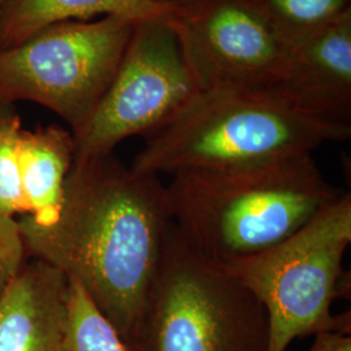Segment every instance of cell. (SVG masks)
Instances as JSON below:
<instances>
[{
	"instance_id": "cell-18",
	"label": "cell",
	"mask_w": 351,
	"mask_h": 351,
	"mask_svg": "<svg viewBox=\"0 0 351 351\" xmlns=\"http://www.w3.org/2000/svg\"><path fill=\"white\" fill-rule=\"evenodd\" d=\"M16 114H17V111L13 104H7V103L0 101V123L11 119Z\"/></svg>"
},
{
	"instance_id": "cell-17",
	"label": "cell",
	"mask_w": 351,
	"mask_h": 351,
	"mask_svg": "<svg viewBox=\"0 0 351 351\" xmlns=\"http://www.w3.org/2000/svg\"><path fill=\"white\" fill-rule=\"evenodd\" d=\"M308 351H351V336L341 330H323L315 335Z\"/></svg>"
},
{
	"instance_id": "cell-10",
	"label": "cell",
	"mask_w": 351,
	"mask_h": 351,
	"mask_svg": "<svg viewBox=\"0 0 351 351\" xmlns=\"http://www.w3.org/2000/svg\"><path fill=\"white\" fill-rule=\"evenodd\" d=\"M68 277L42 261H26L0 297V351H60Z\"/></svg>"
},
{
	"instance_id": "cell-16",
	"label": "cell",
	"mask_w": 351,
	"mask_h": 351,
	"mask_svg": "<svg viewBox=\"0 0 351 351\" xmlns=\"http://www.w3.org/2000/svg\"><path fill=\"white\" fill-rule=\"evenodd\" d=\"M27 259L16 217L0 213V297Z\"/></svg>"
},
{
	"instance_id": "cell-15",
	"label": "cell",
	"mask_w": 351,
	"mask_h": 351,
	"mask_svg": "<svg viewBox=\"0 0 351 351\" xmlns=\"http://www.w3.org/2000/svg\"><path fill=\"white\" fill-rule=\"evenodd\" d=\"M23 129L19 114L0 123V213L12 217L27 215L19 154Z\"/></svg>"
},
{
	"instance_id": "cell-12",
	"label": "cell",
	"mask_w": 351,
	"mask_h": 351,
	"mask_svg": "<svg viewBox=\"0 0 351 351\" xmlns=\"http://www.w3.org/2000/svg\"><path fill=\"white\" fill-rule=\"evenodd\" d=\"M75 152V137L69 129L59 125L23 129L19 154L27 215L42 219L58 211Z\"/></svg>"
},
{
	"instance_id": "cell-13",
	"label": "cell",
	"mask_w": 351,
	"mask_h": 351,
	"mask_svg": "<svg viewBox=\"0 0 351 351\" xmlns=\"http://www.w3.org/2000/svg\"><path fill=\"white\" fill-rule=\"evenodd\" d=\"M289 47L351 12V0H249Z\"/></svg>"
},
{
	"instance_id": "cell-3",
	"label": "cell",
	"mask_w": 351,
	"mask_h": 351,
	"mask_svg": "<svg viewBox=\"0 0 351 351\" xmlns=\"http://www.w3.org/2000/svg\"><path fill=\"white\" fill-rule=\"evenodd\" d=\"M350 136L351 126L317 120L274 90H202L145 137L130 167L156 177L239 169L314 154Z\"/></svg>"
},
{
	"instance_id": "cell-8",
	"label": "cell",
	"mask_w": 351,
	"mask_h": 351,
	"mask_svg": "<svg viewBox=\"0 0 351 351\" xmlns=\"http://www.w3.org/2000/svg\"><path fill=\"white\" fill-rule=\"evenodd\" d=\"M169 21L202 90L276 86L290 47L249 0H176Z\"/></svg>"
},
{
	"instance_id": "cell-9",
	"label": "cell",
	"mask_w": 351,
	"mask_h": 351,
	"mask_svg": "<svg viewBox=\"0 0 351 351\" xmlns=\"http://www.w3.org/2000/svg\"><path fill=\"white\" fill-rule=\"evenodd\" d=\"M272 90L317 120L351 126V12L290 47Z\"/></svg>"
},
{
	"instance_id": "cell-1",
	"label": "cell",
	"mask_w": 351,
	"mask_h": 351,
	"mask_svg": "<svg viewBox=\"0 0 351 351\" xmlns=\"http://www.w3.org/2000/svg\"><path fill=\"white\" fill-rule=\"evenodd\" d=\"M172 223L160 177L108 154L75 160L58 211L19 226L27 256L82 287L132 350Z\"/></svg>"
},
{
	"instance_id": "cell-20",
	"label": "cell",
	"mask_w": 351,
	"mask_h": 351,
	"mask_svg": "<svg viewBox=\"0 0 351 351\" xmlns=\"http://www.w3.org/2000/svg\"><path fill=\"white\" fill-rule=\"evenodd\" d=\"M1 3H3V0H0V7H1Z\"/></svg>"
},
{
	"instance_id": "cell-7",
	"label": "cell",
	"mask_w": 351,
	"mask_h": 351,
	"mask_svg": "<svg viewBox=\"0 0 351 351\" xmlns=\"http://www.w3.org/2000/svg\"><path fill=\"white\" fill-rule=\"evenodd\" d=\"M199 91L169 16L137 21L112 84L75 137V160L113 154L124 139L149 136Z\"/></svg>"
},
{
	"instance_id": "cell-14",
	"label": "cell",
	"mask_w": 351,
	"mask_h": 351,
	"mask_svg": "<svg viewBox=\"0 0 351 351\" xmlns=\"http://www.w3.org/2000/svg\"><path fill=\"white\" fill-rule=\"evenodd\" d=\"M60 351H132L82 287L69 278Z\"/></svg>"
},
{
	"instance_id": "cell-2",
	"label": "cell",
	"mask_w": 351,
	"mask_h": 351,
	"mask_svg": "<svg viewBox=\"0 0 351 351\" xmlns=\"http://www.w3.org/2000/svg\"><path fill=\"white\" fill-rule=\"evenodd\" d=\"M171 177L165 197L173 224L219 265L281 243L342 194L326 181L313 154Z\"/></svg>"
},
{
	"instance_id": "cell-6",
	"label": "cell",
	"mask_w": 351,
	"mask_h": 351,
	"mask_svg": "<svg viewBox=\"0 0 351 351\" xmlns=\"http://www.w3.org/2000/svg\"><path fill=\"white\" fill-rule=\"evenodd\" d=\"M136 23L117 16L62 21L0 51V101L38 103L78 136L112 84Z\"/></svg>"
},
{
	"instance_id": "cell-19",
	"label": "cell",
	"mask_w": 351,
	"mask_h": 351,
	"mask_svg": "<svg viewBox=\"0 0 351 351\" xmlns=\"http://www.w3.org/2000/svg\"><path fill=\"white\" fill-rule=\"evenodd\" d=\"M156 1H164V3H172V1H176V0H156Z\"/></svg>"
},
{
	"instance_id": "cell-11",
	"label": "cell",
	"mask_w": 351,
	"mask_h": 351,
	"mask_svg": "<svg viewBox=\"0 0 351 351\" xmlns=\"http://www.w3.org/2000/svg\"><path fill=\"white\" fill-rule=\"evenodd\" d=\"M175 3L156 0H3L0 51L12 49L36 32L62 21L117 16L133 21L171 16Z\"/></svg>"
},
{
	"instance_id": "cell-5",
	"label": "cell",
	"mask_w": 351,
	"mask_h": 351,
	"mask_svg": "<svg viewBox=\"0 0 351 351\" xmlns=\"http://www.w3.org/2000/svg\"><path fill=\"white\" fill-rule=\"evenodd\" d=\"M351 243V195L339 198L289 239L243 261L221 265L263 304L268 351L323 330L350 333V314H332L343 295L342 261Z\"/></svg>"
},
{
	"instance_id": "cell-4",
	"label": "cell",
	"mask_w": 351,
	"mask_h": 351,
	"mask_svg": "<svg viewBox=\"0 0 351 351\" xmlns=\"http://www.w3.org/2000/svg\"><path fill=\"white\" fill-rule=\"evenodd\" d=\"M263 304L172 223L132 351H268Z\"/></svg>"
}]
</instances>
